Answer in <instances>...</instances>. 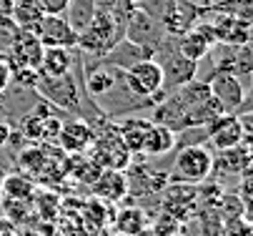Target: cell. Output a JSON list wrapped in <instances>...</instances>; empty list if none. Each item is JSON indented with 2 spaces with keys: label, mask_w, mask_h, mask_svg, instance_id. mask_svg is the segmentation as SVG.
Wrapping results in <instances>:
<instances>
[{
  "label": "cell",
  "mask_w": 253,
  "mask_h": 236,
  "mask_svg": "<svg viewBox=\"0 0 253 236\" xmlns=\"http://www.w3.org/2000/svg\"><path fill=\"white\" fill-rule=\"evenodd\" d=\"M223 116L221 106L213 100L206 81H191L175 91H168L153 108V123L168 126L173 133L178 131H191L203 128L211 121Z\"/></svg>",
  "instance_id": "cell-1"
},
{
  "label": "cell",
  "mask_w": 253,
  "mask_h": 236,
  "mask_svg": "<svg viewBox=\"0 0 253 236\" xmlns=\"http://www.w3.org/2000/svg\"><path fill=\"white\" fill-rule=\"evenodd\" d=\"M121 78H123L126 91L138 100H153V103H158L166 95L163 93V71L153 58H143V60L133 63L130 68L121 71Z\"/></svg>",
  "instance_id": "cell-2"
},
{
  "label": "cell",
  "mask_w": 253,
  "mask_h": 236,
  "mask_svg": "<svg viewBox=\"0 0 253 236\" xmlns=\"http://www.w3.org/2000/svg\"><path fill=\"white\" fill-rule=\"evenodd\" d=\"M211 166H213V153L206 146H186L175 153L173 168L166 174L168 184H188L198 186L211 179Z\"/></svg>",
  "instance_id": "cell-3"
},
{
  "label": "cell",
  "mask_w": 253,
  "mask_h": 236,
  "mask_svg": "<svg viewBox=\"0 0 253 236\" xmlns=\"http://www.w3.org/2000/svg\"><path fill=\"white\" fill-rule=\"evenodd\" d=\"M126 41H130L133 46H138V48H143L148 55H153L170 36H166V30H163V25L156 20V18H151L146 10H140L138 5L128 13V20H126V36H123Z\"/></svg>",
  "instance_id": "cell-4"
},
{
  "label": "cell",
  "mask_w": 253,
  "mask_h": 236,
  "mask_svg": "<svg viewBox=\"0 0 253 236\" xmlns=\"http://www.w3.org/2000/svg\"><path fill=\"white\" fill-rule=\"evenodd\" d=\"M151 58L161 65V71H163V93L191 83L196 78V73H198V63L183 58L178 53V48H168V41Z\"/></svg>",
  "instance_id": "cell-5"
},
{
  "label": "cell",
  "mask_w": 253,
  "mask_h": 236,
  "mask_svg": "<svg viewBox=\"0 0 253 236\" xmlns=\"http://www.w3.org/2000/svg\"><path fill=\"white\" fill-rule=\"evenodd\" d=\"M93 156L90 161L98 163L100 168H113V171H123V168L130 166V151L126 148V143L118 136L116 126H105V131L95 133L93 139Z\"/></svg>",
  "instance_id": "cell-6"
},
{
  "label": "cell",
  "mask_w": 253,
  "mask_h": 236,
  "mask_svg": "<svg viewBox=\"0 0 253 236\" xmlns=\"http://www.w3.org/2000/svg\"><path fill=\"white\" fill-rule=\"evenodd\" d=\"M161 211L170 214L180 226H186L188 221H193L196 214H198L196 186H188V184H166V189L161 191Z\"/></svg>",
  "instance_id": "cell-7"
},
{
  "label": "cell",
  "mask_w": 253,
  "mask_h": 236,
  "mask_svg": "<svg viewBox=\"0 0 253 236\" xmlns=\"http://www.w3.org/2000/svg\"><path fill=\"white\" fill-rule=\"evenodd\" d=\"M35 91L43 95L45 103H53L58 108L65 111H81V91H78V81L73 73H65L58 78H38Z\"/></svg>",
  "instance_id": "cell-8"
},
{
  "label": "cell",
  "mask_w": 253,
  "mask_h": 236,
  "mask_svg": "<svg viewBox=\"0 0 253 236\" xmlns=\"http://www.w3.org/2000/svg\"><path fill=\"white\" fill-rule=\"evenodd\" d=\"M60 126H63V118H58L45 100H41V103L23 118L20 133L30 143H50V141L58 139Z\"/></svg>",
  "instance_id": "cell-9"
},
{
  "label": "cell",
  "mask_w": 253,
  "mask_h": 236,
  "mask_svg": "<svg viewBox=\"0 0 253 236\" xmlns=\"http://www.w3.org/2000/svg\"><path fill=\"white\" fill-rule=\"evenodd\" d=\"M43 43L35 38V33L30 30H15V36L8 43V53L3 55L10 65V71L15 68H30L38 71L41 68V58H43Z\"/></svg>",
  "instance_id": "cell-10"
},
{
  "label": "cell",
  "mask_w": 253,
  "mask_h": 236,
  "mask_svg": "<svg viewBox=\"0 0 253 236\" xmlns=\"http://www.w3.org/2000/svg\"><path fill=\"white\" fill-rule=\"evenodd\" d=\"M206 83H208V91H211L213 100L221 106L223 113H236L238 108H243V103H246V86L241 83V78H236L231 73L213 71Z\"/></svg>",
  "instance_id": "cell-11"
},
{
  "label": "cell",
  "mask_w": 253,
  "mask_h": 236,
  "mask_svg": "<svg viewBox=\"0 0 253 236\" xmlns=\"http://www.w3.org/2000/svg\"><path fill=\"white\" fill-rule=\"evenodd\" d=\"M203 128H206V141L215 151H228V148H233V146H238L241 141L248 139L246 131H243V123L236 113H223Z\"/></svg>",
  "instance_id": "cell-12"
},
{
  "label": "cell",
  "mask_w": 253,
  "mask_h": 236,
  "mask_svg": "<svg viewBox=\"0 0 253 236\" xmlns=\"http://www.w3.org/2000/svg\"><path fill=\"white\" fill-rule=\"evenodd\" d=\"M35 38L43 43V48H76L78 33L68 23L65 15H43V20L35 28Z\"/></svg>",
  "instance_id": "cell-13"
},
{
  "label": "cell",
  "mask_w": 253,
  "mask_h": 236,
  "mask_svg": "<svg viewBox=\"0 0 253 236\" xmlns=\"http://www.w3.org/2000/svg\"><path fill=\"white\" fill-rule=\"evenodd\" d=\"M251 168V139L241 141L238 146L228 148V151H218V158H213L211 166V181L221 184L223 176H233L241 179V174H246Z\"/></svg>",
  "instance_id": "cell-14"
},
{
  "label": "cell",
  "mask_w": 253,
  "mask_h": 236,
  "mask_svg": "<svg viewBox=\"0 0 253 236\" xmlns=\"http://www.w3.org/2000/svg\"><path fill=\"white\" fill-rule=\"evenodd\" d=\"M215 46L218 43H215V33H213L211 23H196L191 30H186L183 36L178 38L175 48H178V53L183 58L198 63V60L208 58V53H213Z\"/></svg>",
  "instance_id": "cell-15"
},
{
  "label": "cell",
  "mask_w": 253,
  "mask_h": 236,
  "mask_svg": "<svg viewBox=\"0 0 253 236\" xmlns=\"http://www.w3.org/2000/svg\"><path fill=\"white\" fill-rule=\"evenodd\" d=\"M93 139H95V128L90 123H85L83 118H76V121H63L55 141H58V146H60L63 153L78 156V153L90 151Z\"/></svg>",
  "instance_id": "cell-16"
},
{
  "label": "cell",
  "mask_w": 253,
  "mask_h": 236,
  "mask_svg": "<svg viewBox=\"0 0 253 236\" xmlns=\"http://www.w3.org/2000/svg\"><path fill=\"white\" fill-rule=\"evenodd\" d=\"M211 28L215 33V43L221 46H246L251 43V20H243L233 13H215V18L211 20Z\"/></svg>",
  "instance_id": "cell-17"
},
{
  "label": "cell",
  "mask_w": 253,
  "mask_h": 236,
  "mask_svg": "<svg viewBox=\"0 0 253 236\" xmlns=\"http://www.w3.org/2000/svg\"><path fill=\"white\" fill-rule=\"evenodd\" d=\"M128 176L123 171H113V168H103L100 176L93 184V196L100 198L103 204H116V201L128 196Z\"/></svg>",
  "instance_id": "cell-18"
},
{
  "label": "cell",
  "mask_w": 253,
  "mask_h": 236,
  "mask_svg": "<svg viewBox=\"0 0 253 236\" xmlns=\"http://www.w3.org/2000/svg\"><path fill=\"white\" fill-rule=\"evenodd\" d=\"M175 146H178L175 133H173L168 126H161V123H153V121H151V126H148V131H146V139H143V146H140V153H138V156L161 158V156L170 153Z\"/></svg>",
  "instance_id": "cell-19"
},
{
  "label": "cell",
  "mask_w": 253,
  "mask_h": 236,
  "mask_svg": "<svg viewBox=\"0 0 253 236\" xmlns=\"http://www.w3.org/2000/svg\"><path fill=\"white\" fill-rule=\"evenodd\" d=\"M111 226L121 236H143L148 234V214L140 206H123L121 211L113 214Z\"/></svg>",
  "instance_id": "cell-20"
},
{
  "label": "cell",
  "mask_w": 253,
  "mask_h": 236,
  "mask_svg": "<svg viewBox=\"0 0 253 236\" xmlns=\"http://www.w3.org/2000/svg\"><path fill=\"white\" fill-rule=\"evenodd\" d=\"M108 219V204H103L100 198H88L81 206V216H78V226L83 229V236H100Z\"/></svg>",
  "instance_id": "cell-21"
},
{
  "label": "cell",
  "mask_w": 253,
  "mask_h": 236,
  "mask_svg": "<svg viewBox=\"0 0 253 236\" xmlns=\"http://www.w3.org/2000/svg\"><path fill=\"white\" fill-rule=\"evenodd\" d=\"M85 91L90 98L95 100H103L105 95H111L116 83H118V76L113 73V68L108 63L100 60V65H95V68H85Z\"/></svg>",
  "instance_id": "cell-22"
},
{
  "label": "cell",
  "mask_w": 253,
  "mask_h": 236,
  "mask_svg": "<svg viewBox=\"0 0 253 236\" xmlns=\"http://www.w3.org/2000/svg\"><path fill=\"white\" fill-rule=\"evenodd\" d=\"M73 65H76L73 48H45L38 73L43 78H58V76H65L73 71Z\"/></svg>",
  "instance_id": "cell-23"
},
{
  "label": "cell",
  "mask_w": 253,
  "mask_h": 236,
  "mask_svg": "<svg viewBox=\"0 0 253 236\" xmlns=\"http://www.w3.org/2000/svg\"><path fill=\"white\" fill-rule=\"evenodd\" d=\"M148 126H151L148 118H138V116H130L121 126H116L118 128V136L126 143V148L130 151V156H138L140 153V146H143V139H146Z\"/></svg>",
  "instance_id": "cell-24"
},
{
  "label": "cell",
  "mask_w": 253,
  "mask_h": 236,
  "mask_svg": "<svg viewBox=\"0 0 253 236\" xmlns=\"http://www.w3.org/2000/svg\"><path fill=\"white\" fill-rule=\"evenodd\" d=\"M43 10L38 5V0H18L13 3V13H10V20H13V28L15 30H30L35 33L38 23L43 20Z\"/></svg>",
  "instance_id": "cell-25"
},
{
  "label": "cell",
  "mask_w": 253,
  "mask_h": 236,
  "mask_svg": "<svg viewBox=\"0 0 253 236\" xmlns=\"http://www.w3.org/2000/svg\"><path fill=\"white\" fill-rule=\"evenodd\" d=\"M0 191H3L5 198H15V201H33L35 193V184L30 176L23 174H10L5 176V181L0 184Z\"/></svg>",
  "instance_id": "cell-26"
},
{
  "label": "cell",
  "mask_w": 253,
  "mask_h": 236,
  "mask_svg": "<svg viewBox=\"0 0 253 236\" xmlns=\"http://www.w3.org/2000/svg\"><path fill=\"white\" fill-rule=\"evenodd\" d=\"M50 161V151H45L43 146H28L25 151H20V168H25L28 176H43L45 174V166Z\"/></svg>",
  "instance_id": "cell-27"
},
{
  "label": "cell",
  "mask_w": 253,
  "mask_h": 236,
  "mask_svg": "<svg viewBox=\"0 0 253 236\" xmlns=\"http://www.w3.org/2000/svg\"><path fill=\"white\" fill-rule=\"evenodd\" d=\"M95 10H98V5L90 3V0H70V5H68V10H65V18H68L70 25H73L76 33H81V30L93 20Z\"/></svg>",
  "instance_id": "cell-28"
},
{
  "label": "cell",
  "mask_w": 253,
  "mask_h": 236,
  "mask_svg": "<svg viewBox=\"0 0 253 236\" xmlns=\"http://www.w3.org/2000/svg\"><path fill=\"white\" fill-rule=\"evenodd\" d=\"M148 231H151V236H178L180 231H183V226H180L170 214L158 211V216L153 219V224H148Z\"/></svg>",
  "instance_id": "cell-29"
},
{
  "label": "cell",
  "mask_w": 253,
  "mask_h": 236,
  "mask_svg": "<svg viewBox=\"0 0 253 236\" xmlns=\"http://www.w3.org/2000/svg\"><path fill=\"white\" fill-rule=\"evenodd\" d=\"M251 73H253V55H251V43H246V46H238V48H236L231 76L246 78V76H251Z\"/></svg>",
  "instance_id": "cell-30"
},
{
  "label": "cell",
  "mask_w": 253,
  "mask_h": 236,
  "mask_svg": "<svg viewBox=\"0 0 253 236\" xmlns=\"http://www.w3.org/2000/svg\"><path fill=\"white\" fill-rule=\"evenodd\" d=\"M223 236H253V224L248 216L223 221Z\"/></svg>",
  "instance_id": "cell-31"
},
{
  "label": "cell",
  "mask_w": 253,
  "mask_h": 236,
  "mask_svg": "<svg viewBox=\"0 0 253 236\" xmlns=\"http://www.w3.org/2000/svg\"><path fill=\"white\" fill-rule=\"evenodd\" d=\"M38 5L45 15H65L70 0H38Z\"/></svg>",
  "instance_id": "cell-32"
},
{
  "label": "cell",
  "mask_w": 253,
  "mask_h": 236,
  "mask_svg": "<svg viewBox=\"0 0 253 236\" xmlns=\"http://www.w3.org/2000/svg\"><path fill=\"white\" fill-rule=\"evenodd\" d=\"M10 13H13V0H0V28H5V30H13V20H10Z\"/></svg>",
  "instance_id": "cell-33"
},
{
  "label": "cell",
  "mask_w": 253,
  "mask_h": 236,
  "mask_svg": "<svg viewBox=\"0 0 253 236\" xmlns=\"http://www.w3.org/2000/svg\"><path fill=\"white\" fill-rule=\"evenodd\" d=\"M8 86H10V65L3 55H0V95L8 91Z\"/></svg>",
  "instance_id": "cell-34"
},
{
  "label": "cell",
  "mask_w": 253,
  "mask_h": 236,
  "mask_svg": "<svg viewBox=\"0 0 253 236\" xmlns=\"http://www.w3.org/2000/svg\"><path fill=\"white\" fill-rule=\"evenodd\" d=\"M0 236H15V224H10L5 216H0Z\"/></svg>",
  "instance_id": "cell-35"
},
{
  "label": "cell",
  "mask_w": 253,
  "mask_h": 236,
  "mask_svg": "<svg viewBox=\"0 0 253 236\" xmlns=\"http://www.w3.org/2000/svg\"><path fill=\"white\" fill-rule=\"evenodd\" d=\"M180 3H188V5H193L198 10H211L213 8V0H180Z\"/></svg>",
  "instance_id": "cell-36"
},
{
  "label": "cell",
  "mask_w": 253,
  "mask_h": 236,
  "mask_svg": "<svg viewBox=\"0 0 253 236\" xmlns=\"http://www.w3.org/2000/svg\"><path fill=\"white\" fill-rule=\"evenodd\" d=\"M8 139H10V126H8L3 118H0V146H5Z\"/></svg>",
  "instance_id": "cell-37"
},
{
  "label": "cell",
  "mask_w": 253,
  "mask_h": 236,
  "mask_svg": "<svg viewBox=\"0 0 253 236\" xmlns=\"http://www.w3.org/2000/svg\"><path fill=\"white\" fill-rule=\"evenodd\" d=\"M90 3H95L98 8H111V5L116 3V0H90Z\"/></svg>",
  "instance_id": "cell-38"
},
{
  "label": "cell",
  "mask_w": 253,
  "mask_h": 236,
  "mask_svg": "<svg viewBox=\"0 0 253 236\" xmlns=\"http://www.w3.org/2000/svg\"><path fill=\"white\" fill-rule=\"evenodd\" d=\"M58 236H81V234H58Z\"/></svg>",
  "instance_id": "cell-39"
},
{
  "label": "cell",
  "mask_w": 253,
  "mask_h": 236,
  "mask_svg": "<svg viewBox=\"0 0 253 236\" xmlns=\"http://www.w3.org/2000/svg\"><path fill=\"white\" fill-rule=\"evenodd\" d=\"M113 236H121V234H113Z\"/></svg>",
  "instance_id": "cell-40"
},
{
  "label": "cell",
  "mask_w": 253,
  "mask_h": 236,
  "mask_svg": "<svg viewBox=\"0 0 253 236\" xmlns=\"http://www.w3.org/2000/svg\"><path fill=\"white\" fill-rule=\"evenodd\" d=\"M13 3H18V0H13Z\"/></svg>",
  "instance_id": "cell-41"
}]
</instances>
